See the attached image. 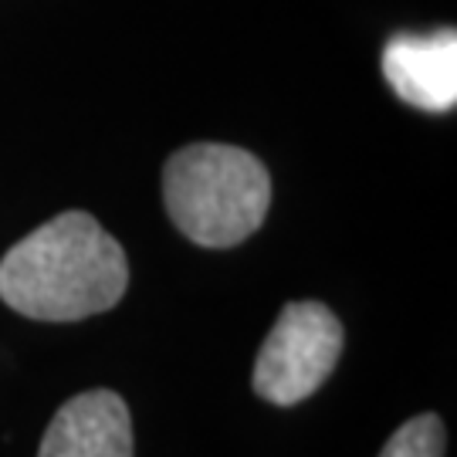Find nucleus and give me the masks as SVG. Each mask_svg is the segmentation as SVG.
Listing matches in <instances>:
<instances>
[{
  "mask_svg": "<svg viewBox=\"0 0 457 457\" xmlns=\"http://www.w3.org/2000/svg\"><path fill=\"white\" fill-rule=\"evenodd\" d=\"M126 285V251L85 211L51 217L0 262V298L37 322H79L109 312Z\"/></svg>",
  "mask_w": 457,
  "mask_h": 457,
  "instance_id": "nucleus-1",
  "label": "nucleus"
},
{
  "mask_svg": "<svg viewBox=\"0 0 457 457\" xmlns=\"http://www.w3.org/2000/svg\"><path fill=\"white\" fill-rule=\"evenodd\" d=\"M343 353V326L322 302H288L268 332L251 386L278 407L309 400L336 370Z\"/></svg>",
  "mask_w": 457,
  "mask_h": 457,
  "instance_id": "nucleus-3",
  "label": "nucleus"
},
{
  "mask_svg": "<svg viewBox=\"0 0 457 457\" xmlns=\"http://www.w3.org/2000/svg\"><path fill=\"white\" fill-rule=\"evenodd\" d=\"M170 220L200 247H234L264 224L271 207V177L241 146L194 143L163 166Z\"/></svg>",
  "mask_w": 457,
  "mask_h": 457,
  "instance_id": "nucleus-2",
  "label": "nucleus"
},
{
  "mask_svg": "<svg viewBox=\"0 0 457 457\" xmlns=\"http://www.w3.org/2000/svg\"><path fill=\"white\" fill-rule=\"evenodd\" d=\"M37 457H132V420L112 390L71 396L45 430Z\"/></svg>",
  "mask_w": 457,
  "mask_h": 457,
  "instance_id": "nucleus-5",
  "label": "nucleus"
},
{
  "mask_svg": "<svg viewBox=\"0 0 457 457\" xmlns=\"http://www.w3.org/2000/svg\"><path fill=\"white\" fill-rule=\"evenodd\" d=\"M383 75L407 105L424 112H451L457 102V34H393L383 48Z\"/></svg>",
  "mask_w": 457,
  "mask_h": 457,
  "instance_id": "nucleus-4",
  "label": "nucleus"
},
{
  "mask_svg": "<svg viewBox=\"0 0 457 457\" xmlns=\"http://www.w3.org/2000/svg\"><path fill=\"white\" fill-rule=\"evenodd\" d=\"M379 457H444V424L434 413H420L393 434Z\"/></svg>",
  "mask_w": 457,
  "mask_h": 457,
  "instance_id": "nucleus-6",
  "label": "nucleus"
}]
</instances>
